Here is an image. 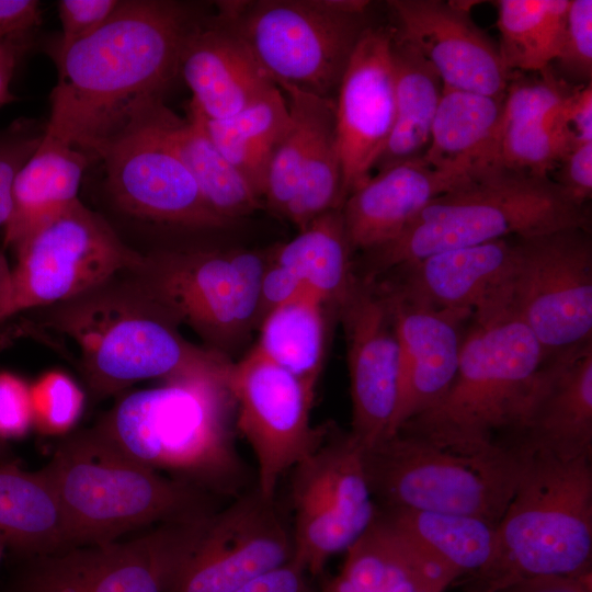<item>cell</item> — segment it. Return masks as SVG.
Returning a JSON list of instances; mask_svg holds the SVG:
<instances>
[{"mask_svg": "<svg viewBox=\"0 0 592 592\" xmlns=\"http://www.w3.org/2000/svg\"><path fill=\"white\" fill-rule=\"evenodd\" d=\"M206 18L191 2L121 0L95 32L54 55L58 80L45 133L88 153L135 106L162 99Z\"/></svg>", "mask_w": 592, "mask_h": 592, "instance_id": "6da1fadb", "label": "cell"}, {"mask_svg": "<svg viewBox=\"0 0 592 592\" xmlns=\"http://www.w3.org/2000/svg\"><path fill=\"white\" fill-rule=\"evenodd\" d=\"M231 364L126 394L95 428L137 463L217 498H235L244 492V468L235 445Z\"/></svg>", "mask_w": 592, "mask_h": 592, "instance_id": "7a4b0ae2", "label": "cell"}, {"mask_svg": "<svg viewBox=\"0 0 592 592\" xmlns=\"http://www.w3.org/2000/svg\"><path fill=\"white\" fill-rule=\"evenodd\" d=\"M42 325L70 342L81 375L99 397L150 378L223 367L229 357L193 344L130 270L39 309Z\"/></svg>", "mask_w": 592, "mask_h": 592, "instance_id": "3957f363", "label": "cell"}, {"mask_svg": "<svg viewBox=\"0 0 592 592\" xmlns=\"http://www.w3.org/2000/svg\"><path fill=\"white\" fill-rule=\"evenodd\" d=\"M73 547L106 544L143 527L215 513L217 497L129 458L94 426L72 433L42 468Z\"/></svg>", "mask_w": 592, "mask_h": 592, "instance_id": "277c9868", "label": "cell"}, {"mask_svg": "<svg viewBox=\"0 0 592 592\" xmlns=\"http://www.w3.org/2000/svg\"><path fill=\"white\" fill-rule=\"evenodd\" d=\"M544 362L536 338L512 311L470 320L449 389L398 430L469 453L521 448V424Z\"/></svg>", "mask_w": 592, "mask_h": 592, "instance_id": "5b68a950", "label": "cell"}, {"mask_svg": "<svg viewBox=\"0 0 592 592\" xmlns=\"http://www.w3.org/2000/svg\"><path fill=\"white\" fill-rule=\"evenodd\" d=\"M592 456L571 459L526 448L513 496L496 527L476 592H499L539 576L591 571Z\"/></svg>", "mask_w": 592, "mask_h": 592, "instance_id": "8992f818", "label": "cell"}, {"mask_svg": "<svg viewBox=\"0 0 592 592\" xmlns=\"http://www.w3.org/2000/svg\"><path fill=\"white\" fill-rule=\"evenodd\" d=\"M589 226L587 207L569 200L550 177L506 170L434 198L398 236L363 252L355 274L371 282L433 253Z\"/></svg>", "mask_w": 592, "mask_h": 592, "instance_id": "52a82bcc", "label": "cell"}, {"mask_svg": "<svg viewBox=\"0 0 592 592\" xmlns=\"http://www.w3.org/2000/svg\"><path fill=\"white\" fill-rule=\"evenodd\" d=\"M526 451L464 452L405 430L364 448V468L377 509L422 510L500 522Z\"/></svg>", "mask_w": 592, "mask_h": 592, "instance_id": "ba28073f", "label": "cell"}, {"mask_svg": "<svg viewBox=\"0 0 592 592\" xmlns=\"http://www.w3.org/2000/svg\"><path fill=\"white\" fill-rule=\"evenodd\" d=\"M270 251L162 248L130 272L204 348L229 357L259 325L260 287Z\"/></svg>", "mask_w": 592, "mask_h": 592, "instance_id": "9c48e42d", "label": "cell"}, {"mask_svg": "<svg viewBox=\"0 0 592 592\" xmlns=\"http://www.w3.org/2000/svg\"><path fill=\"white\" fill-rule=\"evenodd\" d=\"M162 99L135 106L88 151L101 163L104 194L119 215L145 225L215 230L232 225L206 204L166 137Z\"/></svg>", "mask_w": 592, "mask_h": 592, "instance_id": "30bf717a", "label": "cell"}, {"mask_svg": "<svg viewBox=\"0 0 592 592\" xmlns=\"http://www.w3.org/2000/svg\"><path fill=\"white\" fill-rule=\"evenodd\" d=\"M219 21L236 32L273 80L334 99L367 14L329 0L217 1Z\"/></svg>", "mask_w": 592, "mask_h": 592, "instance_id": "8fae6325", "label": "cell"}, {"mask_svg": "<svg viewBox=\"0 0 592 592\" xmlns=\"http://www.w3.org/2000/svg\"><path fill=\"white\" fill-rule=\"evenodd\" d=\"M363 451L350 431L325 428L289 471L293 560L312 578L331 557L346 551L375 516Z\"/></svg>", "mask_w": 592, "mask_h": 592, "instance_id": "7c38bea8", "label": "cell"}, {"mask_svg": "<svg viewBox=\"0 0 592 592\" xmlns=\"http://www.w3.org/2000/svg\"><path fill=\"white\" fill-rule=\"evenodd\" d=\"M13 250V315L75 298L143 259L103 215L80 200L31 231Z\"/></svg>", "mask_w": 592, "mask_h": 592, "instance_id": "4fadbf2b", "label": "cell"}, {"mask_svg": "<svg viewBox=\"0 0 592 592\" xmlns=\"http://www.w3.org/2000/svg\"><path fill=\"white\" fill-rule=\"evenodd\" d=\"M213 514L25 559L3 592H170Z\"/></svg>", "mask_w": 592, "mask_h": 592, "instance_id": "5bb4252c", "label": "cell"}, {"mask_svg": "<svg viewBox=\"0 0 592 592\" xmlns=\"http://www.w3.org/2000/svg\"><path fill=\"white\" fill-rule=\"evenodd\" d=\"M511 311L544 358L592 341V240L588 228L517 237Z\"/></svg>", "mask_w": 592, "mask_h": 592, "instance_id": "9a60e30c", "label": "cell"}, {"mask_svg": "<svg viewBox=\"0 0 592 592\" xmlns=\"http://www.w3.org/2000/svg\"><path fill=\"white\" fill-rule=\"evenodd\" d=\"M229 386L236 430L257 465L255 488L276 499L280 482L316 445L323 429L312 428L315 389L253 346L231 364Z\"/></svg>", "mask_w": 592, "mask_h": 592, "instance_id": "2e32d148", "label": "cell"}, {"mask_svg": "<svg viewBox=\"0 0 592 592\" xmlns=\"http://www.w3.org/2000/svg\"><path fill=\"white\" fill-rule=\"evenodd\" d=\"M293 557L291 523L254 486L210 516L170 592H236Z\"/></svg>", "mask_w": 592, "mask_h": 592, "instance_id": "e0dca14e", "label": "cell"}, {"mask_svg": "<svg viewBox=\"0 0 592 592\" xmlns=\"http://www.w3.org/2000/svg\"><path fill=\"white\" fill-rule=\"evenodd\" d=\"M517 237L403 263L375 281L414 303L485 320L511 311Z\"/></svg>", "mask_w": 592, "mask_h": 592, "instance_id": "ac0fdd59", "label": "cell"}, {"mask_svg": "<svg viewBox=\"0 0 592 592\" xmlns=\"http://www.w3.org/2000/svg\"><path fill=\"white\" fill-rule=\"evenodd\" d=\"M348 351L350 433L364 447L388 435L399 395L400 348L390 306L374 282H356L338 309Z\"/></svg>", "mask_w": 592, "mask_h": 592, "instance_id": "d6986e66", "label": "cell"}, {"mask_svg": "<svg viewBox=\"0 0 592 592\" xmlns=\"http://www.w3.org/2000/svg\"><path fill=\"white\" fill-rule=\"evenodd\" d=\"M392 38L389 26L364 30L334 98L344 201L372 177L394 126Z\"/></svg>", "mask_w": 592, "mask_h": 592, "instance_id": "ffe728a7", "label": "cell"}, {"mask_svg": "<svg viewBox=\"0 0 592 592\" xmlns=\"http://www.w3.org/2000/svg\"><path fill=\"white\" fill-rule=\"evenodd\" d=\"M475 1L390 0L397 38L417 49L446 89L504 98L510 75L499 48L473 21Z\"/></svg>", "mask_w": 592, "mask_h": 592, "instance_id": "44dd1931", "label": "cell"}, {"mask_svg": "<svg viewBox=\"0 0 592 592\" xmlns=\"http://www.w3.org/2000/svg\"><path fill=\"white\" fill-rule=\"evenodd\" d=\"M374 283L388 300L400 348L399 395L390 435L435 406L449 389L470 319L405 299Z\"/></svg>", "mask_w": 592, "mask_h": 592, "instance_id": "7402d4cb", "label": "cell"}, {"mask_svg": "<svg viewBox=\"0 0 592 592\" xmlns=\"http://www.w3.org/2000/svg\"><path fill=\"white\" fill-rule=\"evenodd\" d=\"M520 444L565 459L592 456V341L545 360Z\"/></svg>", "mask_w": 592, "mask_h": 592, "instance_id": "603a6c76", "label": "cell"}, {"mask_svg": "<svg viewBox=\"0 0 592 592\" xmlns=\"http://www.w3.org/2000/svg\"><path fill=\"white\" fill-rule=\"evenodd\" d=\"M180 76L192 92L190 103L207 121L231 117L276 87L244 41L215 15L189 37Z\"/></svg>", "mask_w": 592, "mask_h": 592, "instance_id": "cb8c5ba5", "label": "cell"}, {"mask_svg": "<svg viewBox=\"0 0 592 592\" xmlns=\"http://www.w3.org/2000/svg\"><path fill=\"white\" fill-rule=\"evenodd\" d=\"M471 182L440 171L423 158L377 171L342 205L353 251L363 253L388 242L434 198Z\"/></svg>", "mask_w": 592, "mask_h": 592, "instance_id": "d4e9b609", "label": "cell"}, {"mask_svg": "<svg viewBox=\"0 0 592 592\" xmlns=\"http://www.w3.org/2000/svg\"><path fill=\"white\" fill-rule=\"evenodd\" d=\"M458 573L423 551L376 510L323 592H444Z\"/></svg>", "mask_w": 592, "mask_h": 592, "instance_id": "484cf974", "label": "cell"}, {"mask_svg": "<svg viewBox=\"0 0 592 592\" xmlns=\"http://www.w3.org/2000/svg\"><path fill=\"white\" fill-rule=\"evenodd\" d=\"M502 107L503 98L443 88L422 158L440 171L473 182L503 173Z\"/></svg>", "mask_w": 592, "mask_h": 592, "instance_id": "4316f807", "label": "cell"}, {"mask_svg": "<svg viewBox=\"0 0 592 592\" xmlns=\"http://www.w3.org/2000/svg\"><path fill=\"white\" fill-rule=\"evenodd\" d=\"M90 162L80 148L44 133L15 178L4 246L14 249L31 231L77 202Z\"/></svg>", "mask_w": 592, "mask_h": 592, "instance_id": "83f0119b", "label": "cell"}, {"mask_svg": "<svg viewBox=\"0 0 592 592\" xmlns=\"http://www.w3.org/2000/svg\"><path fill=\"white\" fill-rule=\"evenodd\" d=\"M0 534L22 560L72 548L70 531L43 470L0 462Z\"/></svg>", "mask_w": 592, "mask_h": 592, "instance_id": "f1b7e54d", "label": "cell"}, {"mask_svg": "<svg viewBox=\"0 0 592 592\" xmlns=\"http://www.w3.org/2000/svg\"><path fill=\"white\" fill-rule=\"evenodd\" d=\"M162 127L206 204L218 216L234 224L264 208L261 197L216 147L201 113L192 104L185 118L164 106Z\"/></svg>", "mask_w": 592, "mask_h": 592, "instance_id": "f546056e", "label": "cell"}, {"mask_svg": "<svg viewBox=\"0 0 592 592\" xmlns=\"http://www.w3.org/2000/svg\"><path fill=\"white\" fill-rule=\"evenodd\" d=\"M353 253L342 207L315 218L292 240L270 250L272 261L288 269L337 312L356 282Z\"/></svg>", "mask_w": 592, "mask_h": 592, "instance_id": "4dcf8cb0", "label": "cell"}, {"mask_svg": "<svg viewBox=\"0 0 592 592\" xmlns=\"http://www.w3.org/2000/svg\"><path fill=\"white\" fill-rule=\"evenodd\" d=\"M392 65L395 121L376 171L424 156L444 88L430 62L395 32Z\"/></svg>", "mask_w": 592, "mask_h": 592, "instance_id": "1f68e13d", "label": "cell"}, {"mask_svg": "<svg viewBox=\"0 0 592 592\" xmlns=\"http://www.w3.org/2000/svg\"><path fill=\"white\" fill-rule=\"evenodd\" d=\"M328 311L337 312L307 291L261 319L254 346L272 362L316 388L326 357Z\"/></svg>", "mask_w": 592, "mask_h": 592, "instance_id": "d6a6232c", "label": "cell"}, {"mask_svg": "<svg viewBox=\"0 0 592 592\" xmlns=\"http://www.w3.org/2000/svg\"><path fill=\"white\" fill-rule=\"evenodd\" d=\"M203 121L216 147L263 201L271 157L292 123L278 86L231 117Z\"/></svg>", "mask_w": 592, "mask_h": 592, "instance_id": "836d02e7", "label": "cell"}, {"mask_svg": "<svg viewBox=\"0 0 592 592\" xmlns=\"http://www.w3.org/2000/svg\"><path fill=\"white\" fill-rule=\"evenodd\" d=\"M309 139L296 194L284 219L298 230L344 203L335 101L308 92Z\"/></svg>", "mask_w": 592, "mask_h": 592, "instance_id": "e575fe53", "label": "cell"}, {"mask_svg": "<svg viewBox=\"0 0 592 592\" xmlns=\"http://www.w3.org/2000/svg\"><path fill=\"white\" fill-rule=\"evenodd\" d=\"M376 510L409 540L459 577L479 571L491 558L497 526L483 520L422 510Z\"/></svg>", "mask_w": 592, "mask_h": 592, "instance_id": "d590c367", "label": "cell"}, {"mask_svg": "<svg viewBox=\"0 0 592 592\" xmlns=\"http://www.w3.org/2000/svg\"><path fill=\"white\" fill-rule=\"evenodd\" d=\"M499 53L505 70L540 72L555 61L570 0H498Z\"/></svg>", "mask_w": 592, "mask_h": 592, "instance_id": "8d00e7d4", "label": "cell"}, {"mask_svg": "<svg viewBox=\"0 0 592 592\" xmlns=\"http://www.w3.org/2000/svg\"><path fill=\"white\" fill-rule=\"evenodd\" d=\"M561 104L542 116L502 122L501 158L505 170L549 177L557 168L573 147L561 126Z\"/></svg>", "mask_w": 592, "mask_h": 592, "instance_id": "74e56055", "label": "cell"}, {"mask_svg": "<svg viewBox=\"0 0 592 592\" xmlns=\"http://www.w3.org/2000/svg\"><path fill=\"white\" fill-rule=\"evenodd\" d=\"M288 104L292 123L276 146L265 177L263 204L284 218L300 180L309 139L308 91L276 81Z\"/></svg>", "mask_w": 592, "mask_h": 592, "instance_id": "f35d334b", "label": "cell"}, {"mask_svg": "<svg viewBox=\"0 0 592 592\" xmlns=\"http://www.w3.org/2000/svg\"><path fill=\"white\" fill-rule=\"evenodd\" d=\"M33 428L46 435L68 433L84 408V392L61 371H49L31 384Z\"/></svg>", "mask_w": 592, "mask_h": 592, "instance_id": "ab89813d", "label": "cell"}, {"mask_svg": "<svg viewBox=\"0 0 592 592\" xmlns=\"http://www.w3.org/2000/svg\"><path fill=\"white\" fill-rule=\"evenodd\" d=\"M44 133L45 126L31 118H18L0 129V227L4 228L11 216L15 178Z\"/></svg>", "mask_w": 592, "mask_h": 592, "instance_id": "60d3db41", "label": "cell"}, {"mask_svg": "<svg viewBox=\"0 0 592 592\" xmlns=\"http://www.w3.org/2000/svg\"><path fill=\"white\" fill-rule=\"evenodd\" d=\"M555 61L571 78L585 83L591 82V0H570L561 45Z\"/></svg>", "mask_w": 592, "mask_h": 592, "instance_id": "b9f144b4", "label": "cell"}, {"mask_svg": "<svg viewBox=\"0 0 592 592\" xmlns=\"http://www.w3.org/2000/svg\"><path fill=\"white\" fill-rule=\"evenodd\" d=\"M121 0H60L57 2L61 33L55 54L89 36L115 12Z\"/></svg>", "mask_w": 592, "mask_h": 592, "instance_id": "7bdbcfd3", "label": "cell"}, {"mask_svg": "<svg viewBox=\"0 0 592 592\" xmlns=\"http://www.w3.org/2000/svg\"><path fill=\"white\" fill-rule=\"evenodd\" d=\"M32 428L31 384L14 373L0 372V441L21 439Z\"/></svg>", "mask_w": 592, "mask_h": 592, "instance_id": "ee69618b", "label": "cell"}, {"mask_svg": "<svg viewBox=\"0 0 592 592\" xmlns=\"http://www.w3.org/2000/svg\"><path fill=\"white\" fill-rule=\"evenodd\" d=\"M554 171L553 181L567 197L585 207L592 196V141L573 146Z\"/></svg>", "mask_w": 592, "mask_h": 592, "instance_id": "f6af8a7d", "label": "cell"}, {"mask_svg": "<svg viewBox=\"0 0 592 592\" xmlns=\"http://www.w3.org/2000/svg\"><path fill=\"white\" fill-rule=\"evenodd\" d=\"M305 292L307 289L298 277L270 257L261 280L259 323L269 311Z\"/></svg>", "mask_w": 592, "mask_h": 592, "instance_id": "bcb514c9", "label": "cell"}, {"mask_svg": "<svg viewBox=\"0 0 592 592\" xmlns=\"http://www.w3.org/2000/svg\"><path fill=\"white\" fill-rule=\"evenodd\" d=\"M560 122L573 146L592 141V84L576 87L560 106Z\"/></svg>", "mask_w": 592, "mask_h": 592, "instance_id": "7dc6e473", "label": "cell"}, {"mask_svg": "<svg viewBox=\"0 0 592 592\" xmlns=\"http://www.w3.org/2000/svg\"><path fill=\"white\" fill-rule=\"evenodd\" d=\"M314 578L293 559L250 581L236 592H318Z\"/></svg>", "mask_w": 592, "mask_h": 592, "instance_id": "c3c4849f", "label": "cell"}, {"mask_svg": "<svg viewBox=\"0 0 592 592\" xmlns=\"http://www.w3.org/2000/svg\"><path fill=\"white\" fill-rule=\"evenodd\" d=\"M41 4L35 0H0V35L29 36L41 24Z\"/></svg>", "mask_w": 592, "mask_h": 592, "instance_id": "681fc988", "label": "cell"}, {"mask_svg": "<svg viewBox=\"0 0 592 592\" xmlns=\"http://www.w3.org/2000/svg\"><path fill=\"white\" fill-rule=\"evenodd\" d=\"M591 573L532 577L516 581L499 592H592Z\"/></svg>", "mask_w": 592, "mask_h": 592, "instance_id": "f907efd6", "label": "cell"}, {"mask_svg": "<svg viewBox=\"0 0 592 592\" xmlns=\"http://www.w3.org/2000/svg\"><path fill=\"white\" fill-rule=\"evenodd\" d=\"M29 36L5 37L0 41V107L13 102L10 83L23 50L27 47Z\"/></svg>", "mask_w": 592, "mask_h": 592, "instance_id": "816d5d0a", "label": "cell"}, {"mask_svg": "<svg viewBox=\"0 0 592 592\" xmlns=\"http://www.w3.org/2000/svg\"><path fill=\"white\" fill-rule=\"evenodd\" d=\"M12 303V267H10L4 254L0 252V322L13 316Z\"/></svg>", "mask_w": 592, "mask_h": 592, "instance_id": "f5cc1de1", "label": "cell"}, {"mask_svg": "<svg viewBox=\"0 0 592 592\" xmlns=\"http://www.w3.org/2000/svg\"><path fill=\"white\" fill-rule=\"evenodd\" d=\"M9 459H12V457L9 455L8 443L0 441V462Z\"/></svg>", "mask_w": 592, "mask_h": 592, "instance_id": "db71d44e", "label": "cell"}, {"mask_svg": "<svg viewBox=\"0 0 592 592\" xmlns=\"http://www.w3.org/2000/svg\"><path fill=\"white\" fill-rule=\"evenodd\" d=\"M7 547V543L4 537L0 534V560L3 555L4 548Z\"/></svg>", "mask_w": 592, "mask_h": 592, "instance_id": "11a10c76", "label": "cell"}, {"mask_svg": "<svg viewBox=\"0 0 592 592\" xmlns=\"http://www.w3.org/2000/svg\"><path fill=\"white\" fill-rule=\"evenodd\" d=\"M2 38H5V37H3L2 35H0V41H1Z\"/></svg>", "mask_w": 592, "mask_h": 592, "instance_id": "9f6ffc18", "label": "cell"}]
</instances>
